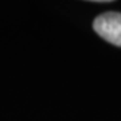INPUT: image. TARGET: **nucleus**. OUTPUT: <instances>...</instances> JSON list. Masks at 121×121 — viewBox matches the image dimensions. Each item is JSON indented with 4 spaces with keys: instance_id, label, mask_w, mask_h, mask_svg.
<instances>
[{
    "instance_id": "1",
    "label": "nucleus",
    "mask_w": 121,
    "mask_h": 121,
    "mask_svg": "<svg viewBox=\"0 0 121 121\" xmlns=\"http://www.w3.org/2000/svg\"><path fill=\"white\" fill-rule=\"evenodd\" d=\"M93 28L106 42L121 47V13L105 12L97 16L93 22Z\"/></svg>"
}]
</instances>
